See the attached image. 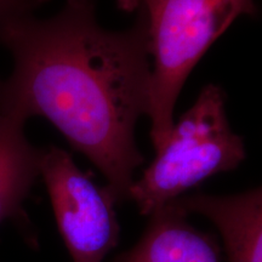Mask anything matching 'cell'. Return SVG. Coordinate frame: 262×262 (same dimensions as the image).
<instances>
[{
  "label": "cell",
  "instance_id": "1",
  "mask_svg": "<svg viewBox=\"0 0 262 262\" xmlns=\"http://www.w3.org/2000/svg\"><path fill=\"white\" fill-rule=\"evenodd\" d=\"M14 61L0 78V111L42 117L106 178L114 204L129 201L145 157L136 124L148 112L150 57L145 16L124 31H108L96 0H66L49 18L17 19L0 32Z\"/></svg>",
  "mask_w": 262,
  "mask_h": 262
},
{
  "label": "cell",
  "instance_id": "2",
  "mask_svg": "<svg viewBox=\"0 0 262 262\" xmlns=\"http://www.w3.org/2000/svg\"><path fill=\"white\" fill-rule=\"evenodd\" d=\"M123 11L145 16L153 64L147 116L156 152L173 125V110L199 60L242 15L256 12L254 0H117Z\"/></svg>",
  "mask_w": 262,
  "mask_h": 262
},
{
  "label": "cell",
  "instance_id": "3",
  "mask_svg": "<svg viewBox=\"0 0 262 262\" xmlns=\"http://www.w3.org/2000/svg\"><path fill=\"white\" fill-rule=\"evenodd\" d=\"M225 103V91L208 84L173 123L155 160L130 188L129 201L141 214L150 216L206 179L244 162V141L229 126Z\"/></svg>",
  "mask_w": 262,
  "mask_h": 262
},
{
  "label": "cell",
  "instance_id": "4",
  "mask_svg": "<svg viewBox=\"0 0 262 262\" xmlns=\"http://www.w3.org/2000/svg\"><path fill=\"white\" fill-rule=\"evenodd\" d=\"M40 176L73 262H103L119 243L113 199L91 181L60 147L42 149Z\"/></svg>",
  "mask_w": 262,
  "mask_h": 262
},
{
  "label": "cell",
  "instance_id": "5",
  "mask_svg": "<svg viewBox=\"0 0 262 262\" xmlns=\"http://www.w3.org/2000/svg\"><path fill=\"white\" fill-rule=\"evenodd\" d=\"M170 203L186 215H202L215 225L228 262H262L260 187L229 195L185 194Z\"/></svg>",
  "mask_w": 262,
  "mask_h": 262
},
{
  "label": "cell",
  "instance_id": "6",
  "mask_svg": "<svg viewBox=\"0 0 262 262\" xmlns=\"http://www.w3.org/2000/svg\"><path fill=\"white\" fill-rule=\"evenodd\" d=\"M182 210L169 203L149 216V224L130 250L114 262H221L215 235L195 228Z\"/></svg>",
  "mask_w": 262,
  "mask_h": 262
},
{
  "label": "cell",
  "instance_id": "7",
  "mask_svg": "<svg viewBox=\"0 0 262 262\" xmlns=\"http://www.w3.org/2000/svg\"><path fill=\"white\" fill-rule=\"evenodd\" d=\"M26 122L0 111V225L24 221V204L40 176L42 149L29 142Z\"/></svg>",
  "mask_w": 262,
  "mask_h": 262
},
{
  "label": "cell",
  "instance_id": "8",
  "mask_svg": "<svg viewBox=\"0 0 262 262\" xmlns=\"http://www.w3.org/2000/svg\"><path fill=\"white\" fill-rule=\"evenodd\" d=\"M49 0H0V32L17 19L33 16Z\"/></svg>",
  "mask_w": 262,
  "mask_h": 262
}]
</instances>
